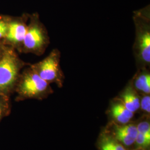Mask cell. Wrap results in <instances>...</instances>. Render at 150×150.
Returning <instances> with one entry per match:
<instances>
[{"instance_id":"cell-1","label":"cell","mask_w":150,"mask_h":150,"mask_svg":"<svg viewBox=\"0 0 150 150\" xmlns=\"http://www.w3.org/2000/svg\"><path fill=\"white\" fill-rule=\"evenodd\" d=\"M135 38L133 45L137 70L150 67V15L149 7L134 12Z\"/></svg>"},{"instance_id":"cell-2","label":"cell","mask_w":150,"mask_h":150,"mask_svg":"<svg viewBox=\"0 0 150 150\" xmlns=\"http://www.w3.org/2000/svg\"><path fill=\"white\" fill-rule=\"evenodd\" d=\"M14 92L17 94L16 101L28 99L43 100L54 91L50 84L43 80L29 67L21 72L17 81Z\"/></svg>"},{"instance_id":"cell-3","label":"cell","mask_w":150,"mask_h":150,"mask_svg":"<svg viewBox=\"0 0 150 150\" xmlns=\"http://www.w3.org/2000/svg\"><path fill=\"white\" fill-rule=\"evenodd\" d=\"M27 64L20 58L15 48L6 46L0 59V95L11 96L21 71Z\"/></svg>"},{"instance_id":"cell-4","label":"cell","mask_w":150,"mask_h":150,"mask_svg":"<svg viewBox=\"0 0 150 150\" xmlns=\"http://www.w3.org/2000/svg\"><path fill=\"white\" fill-rule=\"evenodd\" d=\"M28 21L21 53L41 56L50 43L47 30L41 21L38 12L29 14Z\"/></svg>"},{"instance_id":"cell-5","label":"cell","mask_w":150,"mask_h":150,"mask_svg":"<svg viewBox=\"0 0 150 150\" xmlns=\"http://www.w3.org/2000/svg\"><path fill=\"white\" fill-rule=\"evenodd\" d=\"M60 61L61 52L57 48H54L44 59L36 64H30V66L48 83H55L59 87H62L64 75L60 65Z\"/></svg>"},{"instance_id":"cell-6","label":"cell","mask_w":150,"mask_h":150,"mask_svg":"<svg viewBox=\"0 0 150 150\" xmlns=\"http://www.w3.org/2000/svg\"><path fill=\"white\" fill-rule=\"evenodd\" d=\"M29 14L24 13L20 17H11L7 31L2 43L15 48L21 52L23 42L27 32Z\"/></svg>"},{"instance_id":"cell-7","label":"cell","mask_w":150,"mask_h":150,"mask_svg":"<svg viewBox=\"0 0 150 150\" xmlns=\"http://www.w3.org/2000/svg\"><path fill=\"white\" fill-rule=\"evenodd\" d=\"M121 100L125 107L132 112L137 111L140 108L139 95L134 89L131 81L121 95Z\"/></svg>"},{"instance_id":"cell-8","label":"cell","mask_w":150,"mask_h":150,"mask_svg":"<svg viewBox=\"0 0 150 150\" xmlns=\"http://www.w3.org/2000/svg\"><path fill=\"white\" fill-rule=\"evenodd\" d=\"M150 68H144L137 70L132 84L136 91L141 92L144 95L150 93Z\"/></svg>"},{"instance_id":"cell-9","label":"cell","mask_w":150,"mask_h":150,"mask_svg":"<svg viewBox=\"0 0 150 150\" xmlns=\"http://www.w3.org/2000/svg\"><path fill=\"white\" fill-rule=\"evenodd\" d=\"M115 129V137L124 145L130 146L135 142L138 134L136 126L132 125H125L123 126H116Z\"/></svg>"},{"instance_id":"cell-10","label":"cell","mask_w":150,"mask_h":150,"mask_svg":"<svg viewBox=\"0 0 150 150\" xmlns=\"http://www.w3.org/2000/svg\"><path fill=\"white\" fill-rule=\"evenodd\" d=\"M11 112L10 96L0 95V122Z\"/></svg>"},{"instance_id":"cell-11","label":"cell","mask_w":150,"mask_h":150,"mask_svg":"<svg viewBox=\"0 0 150 150\" xmlns=\"http://www.w3.org/2000/svg\"><path fill=\"white\" fill-rule=\"evenodd\" d=\"M10 16L0 15V42L2 43L5 38Z\"/></svg>"},{"instance_id":"cell-12","label":"cell","mask_w":150,"mask_h":150,"mask_svg":"<svg viewBox=\"0 0 150 150\" xmlns=\"http://www.w3.org/2000/svg\"><path fill=\"white\" fill-rule=\"evenodd\" d=\"M111 108L117 111L125 117L129 118V120L132 118V117L134 116V113L131 112L128 109H127L120 100L118 102L113 103L111 106Z\"/></svg>"},{"instance_id":"cell-13","label":"cell","mask_w":150,"mask_h":150,"mask_svg":"<svg viewBox=\"0 0 150 150\" xmlns=\"http://www.w3.org/2000/svg\"><path fill=\"white\" fill-rule=\"evenodd\" d=\"M102 150H126L123 146L111 139L104 141L102 145Z\"/></svg>"},{"instance_id":"cell-14","label":"cell","mask_w":150,"mask_h":150,"mask_svg":"<svg viewBox=\"0 0 150 150\" xmlns=\"http://www.w3.org/2000/svg\"><path fill=\"white\" fill-rule=\"evenodd\" d=\"M135 142L137 145L143 147H148L150 146V137H147L144 134L138 133L136 136Z\"/></svg>"},{"instance_id":"cell-15","label":"cell","mask_w":150,"mask_h":150,"mask_svg":"<svg viewBox=\"0 0 150 150\" xmlns=\"http://www.w3.org/2000/svg\"><path fill=\"white\" fill-rule=\"evenodd\" d=\"M138 133L150 137V123L147 122H142L137 126Z\"/></svg>"},{"instance_id":"cell-16","label":"cell","mask_w":150,"mask_h":150,"mask_svg":"<svg viewBox=\"0 0 150 150\" xmlns=\"http://www.w3.org/2000/svg\"><path fill=\"white\" fill-rule=\"evenodd\" d=\"M144 111L150 112V95H144L140 100V107Z\"/></svg>"},{"instance_id":"cell-17","label":"cell","mask_w":150,"mask_h":150,"mask_svg":"<svg viewBox=\"0 0 150 150\" xmlns=\"http://www.w3.org/2000/svg\"><path fill=\"white\" fill-rule=\"evenodd\" d=\"M111 110L113 117L115 118L116 120H117L118 122L123 123V124L129 122V118L125 117L122 115H121V113H120L117 111L113 110L112 108H111Z\"/></svg>"},{"instance_id":"cell-18","label":"cell","mask_w":150,"mask_h":150,"mask_svg":"<svg viewBox=\"0 0 150 150\" xmlns=\"http://www.w3.org/2000/svg\"><path fill=\"white\" fill-rule=\"evenodd\" d=\"M5 47V45H4L3 43L0 42V59L2 57V56L3 55Z\"/></svg>"}]
</instances>
